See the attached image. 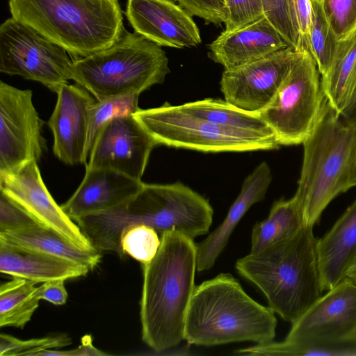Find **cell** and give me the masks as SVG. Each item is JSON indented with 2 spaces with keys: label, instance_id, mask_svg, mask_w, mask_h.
<instances>
[{
  "label": "cell",
  "instance_id": "obj_35",
  "mask_svg": "<svg viewBox=\"0 0 356 356\" xmlns=\"http://www.w3.org/2000/svg\"><path fill=\"white\" fill-rule=\"evenodd\" d=\"M38 221L21 206L0 191V232L13 231Z\"/></svg>",
  "mask_w": 356,
  "mask_h": 356
},
{
  "label": "cell",
  "instance_id": "obj_3",
  "mask_svg": "<svg viewBox=\"0 0 356 356\" xmlns=\"http://www.w3.org/2000/svg\"><path fill=\"white\" fill-rule=\"evenodd\" d=\"M275 312L248 295L229 273H220L195 286L188 309L185 340L211 346L233 342L257 344L274 341Z\"/></svg>",
  "mask_w": 356,
  "mask_h": 356
},
{
  "label": "cell",
  "instance_id": "obj_32",
  "mask_svg": "<svg viewBox=\"0 0 356 356\" xmlns=\"http://www.w3.org/2000/svg\"><path fill=\"white\" fill-rule=\"evenodd\" d=\"M325 18L339 42L356 34V0H321Z\"/></svg>",
  "mask_w": 356,
  "mask_h": 356
},
{
  "label": "cell",
  "instance_id": "obj_17",
  "mask_svg": "<svg viewBox=\"0 0 356 356\" xmlns=\"http://www.w3.org/2000/svg\"><path fill=\"white\" fill-rule=\"evenodd\" d=\"M143 183L112 169L86 167L80 185L60 207L75 221L124 202L141 189Z\"/></svg>",
  "mask_w": 356,
  "mask_h": 356
},
{
  "label": "cell",
  "instance_id": "obj_8",
  "mask_svg": "<svg viewBox=\"0 0 356 356\" xmlns=\"http://www.w3.org/2000/svg\"><path fill=\"white\" fill-rule=\"evenodd\" d=\"M316 63L300 52L270 104L259 115L280 145L302 143L318 119L325 99Z\"/></svg>",
  "mask_w": 356,
  "mask_h": 356
},
{
  "label": "cell",
  "instance_id": "obj_39",
  "mask_svg": "<svg viewBox=\"0 0 356 356\" xmlns=\"http://www.w3.org/2000/svg\"><path fill=\"white\" fill-rule=\"evenodd\" d=\"M108 353L97 348L92 342L91 335L86 334L81 339V345L69 350H47L38 354L37 356H105Z\"/></svg>",
  "mask_w": 356,
  "mask_h": 356
},
{
  "label": "cell",
  "instance_id": "obj_5",
  "mask_svg": "<svg viewBox=\"0 0 356 356\" xmlns=\"http://www.w3.org/2000/svg\"><path fill=\"white\" fill-rule=\"evenodd\" d=\"M302 144L296 194L302 203L305 225L314 227L328 204L351 188L356 127L345 122L325 99L315 127Z\"/></svg>",
  "mask_w": 356,
  "mask_h": 356
},
{
  "label": "cell",
  "instance_id": "obj_31",
  "mask_svg": "<svg viewBox=\"0 0 356 356\" xmlns=\"http://www.w3.org/2000/svg\"><path fill=\"white\" fill-rule=\"evenodd\" d=\"M71 343V338L65 333L26 340L2 333L0 335V356H37L42 351L63 348Z\"/></svg>",
  "mask_w": 356,
  "mask_h": 356
},
{
  "label": "cell",
  "instance_id": "obj_14",
  "mask_svg": "<svg viewBox=\"0 0 356 356\" xmlns=\"http://www.w3.org/2000/svg\"><path fill=\"white\" fill-rule=\"evenodd\" d=\"M0 191L29 213L38 223L51 229L82 250H96L77 224L52 197L32 161L13 172H0Z\"/></svg>",
  "mask_w": 356,
  "mask_h": 356
},
{
  "label": "cell",
  "instance_id": "obj_10",
  "mask_svg": "<svg viewBox=\"0 0 356 356\" xmlns=\"http://www.w3.org/2000/svg\"><path fill=\"white\" fill-rule=\"evenodd\" d=\"M356 284L346 277L322 295L280 341L289 346L356 347Z\"/></svg>",
  "mask_w": 356,
  "mask_h": 356
},
{
  "label": "cell",
  "instance_id": "obj_18",
  "mask_svg": "<svg viewBox=\"0 0 356 356\" xmlns=\"http://www.w3.org/2000/svg\"><path fill=\"white\" fill-rule=\"evenodd\" d=\"M289 47L268 19L258 21L232 32H224L211 42L208 56L230 70Z\"/></svg>",
  "mask_w": 356,
  "mask_h": 356
},
{
  "label": "cell",
  "instance_id": "obj_34",
  "mask_svg": "<svg viewBox=\"0 0 356 356\" xmlns=\"http://www.w3.org/2000/svg\"><path fill=\"white\" fill-rule=\"evenodd\" d=\"M265 16L288 45L301 51L298 35L293 26L289 0H262Z\"/></svg>",
  "mask_w": 356,
  "mask_h": 356
},
{
  "label": "cell",
  "instance_id": "obj_13",
  "mask_svg": "<svg viewBox=\"0 0 356 356\" xmlns=\"http://www.w3.org/2000/svg\"><path fill=\"white\" fill-rule=\"evenodd\" d=\"M159 145L134 114L115 117L102 128L86 167L112 169L141 180Z\"/></svg>",
  "mask_w": 356,
  "mask_h": 356
},
{
  "label": "cell",
  "instance_id": "obj_43",
  "mask_svg": "<svg viewBox=\"0 0 356 356\" xmlns=\"http://www.w3.org/2000/svg\"><path fill=\"white\" fill-rule=\"evenodd\" d=\"M355 268H356V254H355V257L353 258V261H351V263H350V266H349V268H348V272L349 270H353V269ZM348 272H347V273H348ZM346 275H347V274H346Z\"/></svg>",
  "mask_w": 356,
  "mask_h": 356
},
{
  "label": "cell",
  "instance_id": "obj_4",
  "mask_svg": "<svg viewBox=\"0 0 356 356\" xmlns=\"http://www.w3.org/2000/svg\"><path fill=\"white\" fill-rule=\"evenodd\" d=\"M8 6L12 17L73 58L110 47L125 30L118 0H9Z\"/></svg>",
  "mask_w": 356,
  "mask_h": 356
},
{
  "label": "cell",
  "instance_id": "obj_30",
  "mask_svg": "<svg viewBox=\"0 0 356 356\" xmlns=\"http://www.w3.org/2000/svg\"><path fill=\"white\" fill-rule=\"evenodd\" d=\"M238 355L265 356H356V347L325 348L318 346H289L270 341L234 351Z\"/></svg>",
  "mask_w": 356,
  "mask_h": 356
},
{
  "label": "cell",
  "instance_id": "obj_36",
  "mask_svg": "<svg viewBox=\"0 0 356 356\" xmlns=\"http://www.w3.org/2000/svg\"><path fill=\"white\" fill-rule=\"evenodd\" d=\"M190 15L202 19L206 24L218 26L225 19L224 0H177Z\"/></svg>",
  "mask_w": 356,
  "mask_h": 356
},
{
  "label": "cell",
  "instance_id": "obj_1",
  "mask_svg": "<svg viewBox=\"0 0 356 356\" xmlns=\"http://www.w3.org/2000/svg\"><path fill=\"white\" fill-rule=\"evenodd\" d=\"M196 244L175 230L161 236L155 257L142 264L140 316L143 341L155 353L185 339L188 309L195 288Z\"/></svg>",
  "mask_w": 356,
  "mask_h": 356
},
{
  "label": "cell",
  "instance_id": "obj_21",
  "mask_svg": "<svg viewBox=\"0 0 356 356\" xmlns=\"http://www.w3.org/2000/svg\"><path fill=\"white\" fill-rule=\"evenodd\" d=\"M323 291H328L346 277L356 254V199L331 229L316 241Z\"/></svg>",
  "mask_w": 356,
  "mask_h": 356
},
{
  "label": "cell",
  "instance_id": "obj_28",
  "mask_svg": "<svg viewBox=\"0 0 356 356\" xmlns=\"http://www.w3.org/2000/svg\"><path fill=\"white\" fill-rule=\"evenodd\" d=\"M139 95L138 92H131L100 101L95 100L91 105L84 154L86 164L103 126L115 117L134 114L140 108Z\"/></svg>",
  "mask_w": 356,
  "mask_h": 356
},
{
  "label": "cell",
  "instance_id": "obj_11",
  "mask_svg": "<svg viewBox=\"0 0 356 356\" xmlns=\"http://www.w3.org/2000/svg\"><path fill=\"white\" fill-rule=\"evenodd\" d=\"M44 124L31 90L0 81V172H13L40 161L47 150Z\"/></svg>",
  "mask_w": 356,
  "mask_h": 356
},
{
  "label": "cell",
  "instance_id": "obj_12",
  "mask_svg": "<svg viewBox=\"0 0 356 356\" xmlns=\"http://www.w3.org/2000/svg\"><path fill=\"white\" fill-rule=\"evenodd\" d=\"M301 51L288 47L225 70L220 82L225 100L243 111L259 114L270 104Z\"/></svg>",
  "mask_w": 356,
  "mask_h": 356
},
{
  "label": "cell",
  "instance_id": "obj_22",
  "mask_svg": "<svg viewBox=\"0 0 356 356\" xmlns=\"http://www.w3.org/2000/svg\"><path fill=\"white\" fill-rule=\"evenodd\" d=\"M0 241L66 258L93 270L100 262L101 252L82 250L54 230L36 223L13 231L0 232Z\"/></svg>",
  "mask_w": 356,
  "mask_h": 356
},
{
  "label": "cell",
  "instance_id": "obj_37",
  "mask_svg": "<svg viewBox=\"0 0 356 356\" xmlns=\"http://www.w3.org/2000/svg\"><path fill=\"white\" fill-rule=\"evenodd\" d=\"M289 2L293 24L299 37L300 49L308 51L311 0H289Z\"/></svg>",
  "mask_w": 356,
  "mask_h": 356
},
{
  "label": "cell",
  "instance_id": "obj_41",
  "mask_svg": "<svg viewBox=\"0 0 356 356\" xmlns=\"http://www.w3.org/2000/svg\"><path fill=\"white\" fill-rule=\"evenodd\" d=\"M356 186V158L354 164L353 175L350 180V187Z\"/></svg>",
  "mask_w": 356,
  "mask_h": 356
},
{
  "label": "cell",
  "instance_id": "obj_25",
  "mask_svg": "<svg viewBox=\"0 0 356 356\" xmlns=\"http://www.w3.org/2000/svg\"><path fill=\"white\" fill-rule=\"evenodd\" d=\"M179 106L188 113L218 125L275 136L259 114L243 111L225 100L207 98Z\"/></svg>",
  "mask_w": 356,
  "mask_h": 356
},
{
  "label": "cell",
  "instance_id": "obj_6",
  "mask_svg": "<svg viewBox=\"0 0 356 356\" xmlns=\"http://www.w3.org/2000/svg\"><path fill=\"white\" fill-rule=\"evenodd\" d=\"M168 63L161 46L124 30L110 47L73 58L71 79L100 101L131 92L140 94L162 83L170 72Z\"/></svg>",
  "mask_w": 356,
  "mask_h": 356
},
{
  "label": "cell",
  "instance_id": "obj_9",
  "mask_svg": "<svg viewBox=\"0 0 356 356\" xmlns=\"http://www.w3.org/2000/svg\"><path fill=\"white\" fill-rule=\"evenodd\" d=\"M63 47L10 17L0 26V72L39 82L57 92L71 79L73 58Z\"/></svg>",
  "mask_w": 356,
  "mask_h": 356
},
{
  "label": "cell",
  "instance_id": "obj_20",
  "mask_svg": "<svg viewBox=\"0 0 356 356\" xmlns=\"http://www.w3.org/2000/svg\"><path fill=\"white\" fill-rule=\"evenodd\" d=\"M90 269L76 261L0 241V272L35 283L86 275Z\"/></svg>",
  "mask_w": 356,
  "mask_h": 356
},
{
  "label": "cell",
  "instance_id": "obj_19",
  "mask_svg": "<svg viewBox=\"0 0 356 356\" xmlns=\"http://www.w3.org/2000/svg\"><path fill=\"white\" fill-rule=\"evenodd\" d=\"M272 181L266 161L257 165L244 180L238 197L224 220L203 241L196 244L197 270L211 268L223 251L236 226L254 204L264 199Z\"/></svg>",
  "mask_w": 356,
  "mask_h": 356
},
{
  "label": "cell",
  "instance_id": "obj_24",
  "mask_svg": "<svg viewBox=\"0 0 356 356\" xmlns=\"http://www.w3.org/2000/svg\"><path fill=\"white\" fill-rule=\"evenodd\" d=\"M321 79L325 99L340 115L356 91V34L339 42L332 66Z\"/></svg>",
  "mask_w": 356,
  "mask_h": 356
},
{
  "label": "cell",
  "instance_id": "obj_38",
  "mask_svg": "<svg viewBox=\"0 0 356 356\" xmlns=\"http://www.w3.org/2000/svg\"><path fill=\"white\" fill-rule=\"evenodd\" d=\"M64 282V280H54L43 282L38 286L40 299L56 305L65 304L68 295Z\"/></svg>",
  "mask_w": 356,
  "mask_h": 356
},
{
  "label": "cell",
  "instance_id": "obj_26",
  "mask_svg": "<svg viewBox=\"0 0 356 356\" xmlns=\"http://www.w3.org/2000/svg\"><path fill=\"white\" fill-rule=\"evenodd\" d=\"M34 282L13 277L0 286V326L23 329L40 302Z\"/></svg>",
  "mask_w": 356,
  "mask_h": 356
},
{
  "label": "cell",
  "instance_id": "obj_29",
  "mask_svg": "<svg viewBox=\"0 0 356 356\" xmlns=\"http://www.w3.org/2000/svg\"><path fill=\"white\" fill-rule=\"evenodd\" d=\"M153 227L136 225L123 230L120 238L122 252L129 255L141 264L150 261L161 245V237Z\"/></svg>",
  "mask_w": 356,
  "mask_h": 356
},
{
  "label": "cell",
  "instance_id": "obj_42",
  "mask_svg": "<svg viewBox=\"0 0 356 356\" xmlns=\"http://www.w3.org/2000/svg\"><path fill=\"white\" fill-rule=\"evenodd\" d=\"M346 277L350 278L353 282L356 284V268L349 270L347 273Z\"/></svg>",
  "mask_w": 356,
  "mask_h": 356
},
{
  "label": "cell",
  "instance_id": "obj_16",
  "mask_svg": "<svg viewBox=\"0 0 356 356\" xmlns=\"http://www.w3.org/2000/svg\"><path fill=\"white\" fill-rule=\"evenodd\" d=\"M56 94V104L47 122L54 136V154L65 164L86 165L90 108L96 99L76 83L63 85Z\"/></svg>",
  "mask_w": 356,
  "mask_h": 356
},
{
  "label": "cell",
  "instance_id": "obj_15",
  "mask_svg": "<svg viewBox=\"0 0 356 356\" xmlns=\"http://www.w3.org/2000/svg\"><path fill=\"white\" fill-rule=\"evenodd\" d=\"M124 14L135 33L161 47L183 49L202 42L193 16L172 0H127Z\"/></svg>",
  "mask_w": 356,
  "mask_h": 356
},
{
  "label": "cell",
  "instance_id": "obj_40",
  "mask_svg": "<svg viewBox=\"0 0 356 356\" xmlns=\"http://www.w3.org/2000/svg\"><path fill=\"white\" fill-rule=\"evenodd\" d=\"M339 116L345 122L356 127V91Z\"/></svg>",
  "mask_w": 356,
  "mask_h": 356
},
{
  "label": "cell",
  "instance_id": "obj_7",
  "mask_svg": "<svg viewBox=\"0 0 356 356\" xmlns=\"http://www.w3.org/2000/svg\"><path fill=\"white\" fill-rule=\"evenodd\" d=\"M136 119L159 145L205 152H248L277 148L274 135L218 125L168 104L139 108Z\"/></svg>",
  "mask_w": 356,
  "mask_h": 356
},
{
  "label": "cell",
  "instance_id": "obj_33",
  "mask_svg": "<svg viewBox=\"0 0 356 356\" xmlns=\"http://www.w3.org/2000/svg\"><path fill=\"white\" fill-rule=\"evenodd\" d=\"M225 19L224 32L245 27L265 16L262 0H224Z\"/></svg>",
  "mask_w": 356,
  "mask_h": 356
},
{
  "label": "cell",
  "instance_id": "obj_2",
  "mask_svg": "<svg viewBox=\"0 0 356 356\" xmlns=\"http://www.w3.org/2000/svg\"><path fill=\"white\" fill-rule=\"evenodd\" d=\"M312 226L238 259V273L265 295L268 307L291 324L322 296L316 241Z\"/></svg>",
  "mask_w": 356,
  "mask_h": 356
},
{
  "label": "cell",
  "instance_id": "obj_27",
  "mask_svg": "<svg viewBox=\"0 0 356 356\" xmlns=\"http://www.w3.org/2000/svg\"><path fill=\"white\" fill-rule=\"evenodd\" d=\"M311 6L308 51L314 59L321 76H323L332 66L339 42L325 18L321 0H311Z\"/></svg>",
  "mask_w": 356,
  "mask_h": 356
},
{
  "label": "cell",
  "instance_id": "obj_23",
  "mask_svg": "<svg viewBox=\"0 0 356 356\" xmlns=\"http://www.w3.org/2000/svg\"><path fill=\"white\" fill-rule=\"evenodd\" d=\"M305 225L302 203L296 194L289 200L275 202L268 217L252 227L250 253L259 252L291 238Z\"/></svg>",
  "mask_w": 356,
  "mask_h": 356
}]
</instances>
